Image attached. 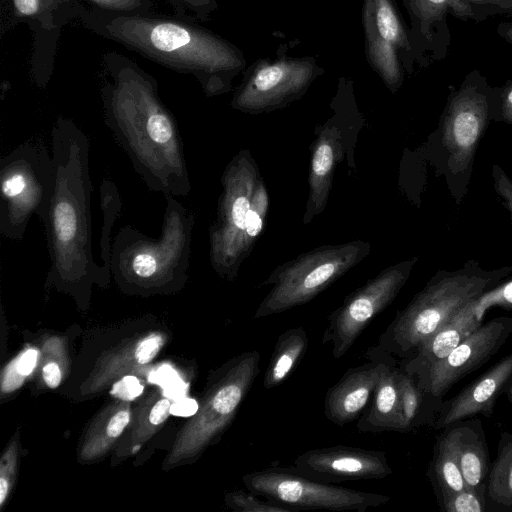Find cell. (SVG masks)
Segmentation results:
<instances>
[{
  "label": "cell",
  "mask_w": 512,
  "mask_h": 512,
  "mask_svg": "<svg viewBox=\"0 0 512 512\" xmlns=\"http://www.w3.org/2000/svg\"><path fill=\"white\" fill-rule=\"evenodd\" d=\"M468 3L481 22L493 16L512 17V0H464Z\"/></svg>",
  "instance_id": "1f68e13d"
},
{
  "label": "cell",
  "mask_w": 512,
  "mask_h": 512,
  "mask_svg": "<svg viewBox=\"0 0 512 512\" xmlns=\"http://www.w3.org/2000/svg\"><path fill=\"white\" fill-rule=\"evenodd\" d=\"M361 240L324 245L275 268L262 285H272L253 318H262L303 305L343 276L370 252Z\"/></svg>",
  "instance_id": "8992f818"
},
{
  "label": "cell",
  "mask_w": 512,
  "mask_h": 512,
  "mask_svg": "<svg viewBox=\"0 0 512 512\" xmlns=\"http://www.w3.org/2000/svg\"><path fill=\"white\" fill-rule=\"evenodd\" d=\"M451 425L457 462L467 487H486L491 463L481 421L461 420Z\"/></svg>",
  "instance_id": "ffe728a7"
},
{
  "label": "cell",
  "mask_w": 512,
  "mask_h": 512,
  "mask_svg": "<svg viewBox=\"0 0 512 512\" xmlns=\"http://www.w3.org/2000/svg\"><path fill=\"white\" fill-rule=\"evenodd\" d=\"M323 483L379 480L392 474L383 451L343 445L315 448L299 454L291 467Z\"/></svg>",
  "instance_id": "5bb4252c"
},
{
  "label": "cell",
  "mask_w": 512,
  "mask_h": 512,
  "mask_svg": "<svg viewBox=\"0 0 512 512\" xmlns=\"http://www.w3.org/2000/svg\"><path fill=\"white\" fill-rule=\"evenodd\" d=\"M385 364L370 361L349 369L325 395L326 418L344 426L359 417L373 396Z\"/></svg>",
  "instance_id": "d6986e66"
},
{
  "label": "cell",
  "mask_w": 512,
  "mask_h": 512,
  "mask_svg": "<svg viewBox=\"0 0 512 512\" xmlns=\"http://www.w3.org/2000/svg\"><path fill=\"white\" fill-rule=\"evenodd\" d=\"M506 395H507L508 401L510 403V406L512 408V381H511V383H510V385H509V387H508V389L506 391Z\"/></svg>",
  "instance_id": "bcb514c9"
},
{
  "label": "cell",
  "mask_w": 512,
  "mask_h": 512,
  "mask_svg": "<svg viewBox=\"0 0 512 512\" xmlns=\"http://www.w3.org/2000/svg\"><path fill=\"white\" fill-rule=\"evenodd\" d=\"M318 71L313 58L260 62L235 94L232 106L249 113L282 107L299 98Z\"/></svg>",
  "instance_id": "4fadbf2b"
},
{
  "label": "cell",
  "mask_w": 512,
  "mask_h": 512,
  "mask_svg": "<svg viewBox=\"0 0 512 512\" xmlns=\"http://www.w3.org/2000/svg\"><path fill=\"white\" fill-rule=\"evenodd\" d=\"M43 378L46 385L56 388L61 382V372L55 362H50L43 367Z\"/></svg>",
  "instance_id": "ee69618b"
},
{
  "label": "cell",
  "mask_w": 512,
  "mask_h": 512,
  "mask_svg": "<svg viewBox=\"0 0 512 512\" xmlns=\"http://www.w3.org/2000/svg\"><path fill=\"white\" fill-rule=\"evenodd\" d=\"M494 189L509 210L512 219V181L496 164L492 166Z\"/></svg>",
  "instance_id": "d6a6232c"
},
{
  "label": "cell",
  "mask_w": 512,
  "mask_h": 512,
  "mask_svg": "<svg viewBox=\"0 0 512 512\" xmlns=\"http://www.w3.org/2000/svg\"><path fill=\"white\" fill-rule=\"evenodd\" d=\"M179 8L192 11L200 17H207L217 7L215 0H170Z\"/></svg>",
  "instance_id": "8d00e7d4"
},
{
  "label": "cell",
  "mask_w": 512,
  "mask_h": 512,
  "mask_svg": "<svg viewBox=\"0 0 512 512\" xmlns=\"http://www.w3.org/2000/svg\"><path fill=\"white\" fill-rule=\"evenodd\" d=\"M162 344V337L153 335L143 340L135 351V357L139 364L150 362L158 353Z\"/></svg>",
  "instance_id": "d590c367"
},
{
  "label": "cell",
  "mask_w": 512,
  "mask_h": 512,
  "mask_svg": "<svg viewBox=\"0 0 512 512\" xmlns=\"http://www.w3.org/2000/svg\"><path fill=\"white\" fill-rule=\"evenodd\" d=\"M399 366L385 364L370 404L360 416L357 429L363 433H382L399 428Z\"/></svg>",
  "instance_id": "44dd1931"
},
{
  "label": "cell",
  "mask_w": 512,
  "mask_h": 512,
  "mask_svg": "<svg viewBox=\"0 0 512 512\" xmlns=\"http://www.w3.org/2000/svg\"><path fill=\"white\" fill-rule=\"evenodd\" d=\"M476 302L484 314L493 306L512 309V279L486 291L476 299Z\"/></svg>",
  "instance_id": "4dcf8cb0"
},
{
  "label": "cell",
  "mask_w": 512,
  "mask_h": 512,
  "mask_svg": "<svg viewBox=\"0 0 512 512\" xmlns=\"http://www.w3.org/2000/svg\"><path fill=\"white\" fill-rule=\"evenodd\" d=\"M51 146V191L40 218L51 264L49 278L63 288L83 289L109 278L92 255L90 143L71 119L59 117Z\"/></svg>",
  "instance_id": "6da1fadb"
},
{
  "label": "cell",
  "mask_w": 512,
  "mask_h": 512,
  "mask_svg": "<svg viewBox=\"0 0 512 512\" xmlns=\"http://www.w3.org/2000/svg\"><path fill=\"white\" fill-rule=\"evenodd\" d=\"M512 335V317L500 316L482 324L443 360L416 379L435 416L444 395L461 379L490 360Z\"/></svg>",
  "instance_id": "7c38bea8"
},
{
  "label": "cell",
  "mask_w": 512,
  "mask_h": 512,
  "mask_svg": "<svg viewBox=\"0 0 512 512\" xmlns=\"http://www.w3.org/2000/svg\"><path fill=\"white\" fill-rule=\"evenodd\" d=\"M100 206L103 214V225L99 239L101 267L106 276L109 277L111 271V233L122 206L118 188L109 179H104L100 185Z\"/></svg>",
  "instance_id": "83f0119b"
},
{
  "label": "cell",
  "mask_w": 512,
  "mask_h": 512,
  "mask_svg": "<svg viewBox=\"0 0 512 512\" xmlns=\"http://www.w3.org/2000/svg\"><path fill=\"white\" fill-rule=\"evenodd\" d=\"M38 352L35 349L27 350L17 362V371L20 375L27 376L35 368Z\"/></svg>",
  "instance_id": "7bdbcfd3"
},
{
  "label": "cell",
  "mask_w": 512,
  "mask_h": 512,
  "mask_svg": "<svg viewBox=\"0 0 512 512\" xmlns=\"http://www.w3.org/2000/svg\"><path fill=\"white\" fill-rule=\"evenodd\" d=\"M45 8L51 7L55 4L56 0H43Z\"/></svg>",
  "instance_id": "7dc6e473"
},
{
  "label": "cell",
  "mask_w": 512,
  "mask_h": 512,
  "mask_svg": "<svg viewBox=\"0 0 512 512\" xmlns=\"http://www.w3.org/2000/svg\"><path fill=\"white\" fill-rule=\"evenodd\" d=\"M512 381V353L500 359L456 396L443 402L433 427L444 429L477 415L491 417L499 397Z\"/></svg>",
  "instance_id": "9a60e30c"
},
{
  "label": "cell",
  "mask_w": 512,
  "mask_h": 512,
  "mask_svg": "<svg viewBox=\"0 0 512 512\" xmlns=\"http://www.w3.org/2000/svg\"><path fill=\"white\" fill-rule=\"evenodd\" d=\"M15 11L19 16H37L45 8L43 0H13Z\"/></svg>",
  "instance_id": "ab89813d"
},
{
  "label": "cell",
  "mask_w": 512,
  "mask_h": 512,
  "mask_svg": "<svg viewBox=\"0 0 512 512\" xmlns=\"http://www.w3.org/2000/svg\"><path fill=\"white\" fill-rule=\"evenodd\" d=\"M228 505L238 512H293L290 508L260 499V495L248 490L234 491L227 495Z\"/></svg>",
  "instance_id": "f546056e"
},
{
  "label": "cell",
  "mask_w": 512,
  "mask_h": 512,
  "mask_svg": "<svg viewBox=\"0 0 512 512\" xmlns=\"http://www.w3.org/2000/svg\"><path fill=\"white\" fill-rule=\"evenodd\" d=\"M409 12L414 36L432 60L444 59L451 42L448 15L462 21H477L471 6L464 0H403Z\"/></svg>",
  "instance_id": "2e32d148"
},
{
  "label": "cell",
  "mask_w": 512,
  "mask_h": 512,
  "mask_svg": "<svg viewBox=\"0 0 512 512\" xmlns=\"http://www.w3.org/2000/svg\"><path fill=\"white\" fill-rule=\"evenodd\" d=\"M363 22L396 49L410 51L412 43L399 17L393 0H365Z\"/></svg>",
  "instance_id": "484cf974"
},
{
  "label": "cell",
  "mask_w": 512,
  "mask_h": 512,
  "mask_svg": "<svg viewBox=\"0 0 512 512\" xmlns=\"http://www.w3.org/2000/svg\"><path fill=\"white\" fill-rule=\"evenodd\" d=\"M198 411V404L194 399L184 398L173 404L170 407V414L181 417H188L194 415Z\"/></svg>",
  "instance_id": "60d3db41"
},
{
  "label": "cell",
  "mask_w": 512,
  "mask_h": 512,
  "mask_svg": "<svg viewBox=\"0 0 512 512\" xmlns=\"http://www.w3.org/2000/svg\"><path fill=\"white\" fill-rule=\"evenodd\" d=\"M98 31L171 69L192 73L207 94L224 89L223 76L237 73L245 60L217 35L193 24L141 14L108 15Z\"/></svg>",
  "instance_id": "3957f363"
},
{
  "label": "cell",
  "mask_w": 512,
  "mask_h": 512,
  "mask_svg": "<svg viewBox=\"0 0 512 512\" xmlns=\"http://www.w3.org/2000/svg\"><path fill=\"white\" fill-rule=\"evenodd\" d=\"M129 420H130L129 410L123 409V410L115 413L107 424V427H106L107 435L111 438L119 437L122 434L125 427L128 425Z\"/></svg>",
  "instance_id": "f35d334b"
},
{
  "label": "cell",
  "mask_w": 512,
  "mask_h": 512,
  "mask_svg": "<svg viewBox=\"0 0 512 512\" xmlns=\"http://www.w3.org/2000/svg\"><path fill=\"white\" fill-rule=\"evenodd\" d=\"M483 316L476 300L470 302L442 324L399 367L415 379L420 378L477 330L482 325Z\"/></svg>",
  "instance_id": "ac0fdd59"
},
{
  "label": "cell",
  "mask_w": 512,
  "mask_h": 512,
  "mask_svg": "<svg viewBox=\"0 0 512 512\" xmlns=\"http://www.w3.org/2000/svg\"><path fill=\"white\" fill-rule=\"evenodd\" d=\"M348 129L330 119L318 133L312 148L305 224L320 214L327 204L334 168L348 150Z\"/></svg>",
  "instance_id": "e0dca14e"
},
{
  "label": "cell",
  "mask_w": 512,
  "mask_h": 512,
  "mask_svg": "<svg viewBox=\"0 0 512 512\" xmlns=\"http://www.w3.org/2000/svg\"><path fill=\"white\" fill-rule=\"evenodd\" d=\"M307 348L308 335L302 327L289 328L280 334L264 373V388H274L286 380L304 357Z\"/></svg>",
  "instance_id": "603a6c76"
},
{
  "label": "cell",
  "mask_w": 512,
  "mask_h": 512,
  "mask_svg": "<svg viewBox=\"0 0 512 512\" xmlns=\"http://www.w3.org/2000/svg\"><path fill=\"white\" fill-rule=\"evenodd\" d=\"M497 98L498 89L490 87L477 70L471 71L450 96L442 140L453 170L464 171L471 163Z\"/></svg>",
  "instance_id": "8fae6325"
},
{
  "label": "cell",
  "mask_w": 512,
  "mask_h": 512,
  "mask_svg": "<svg viewBox=\"0 0 512 512\" xmlns=\"http://www.w3.org/2000/svg\"><path fill=\"white\" fill-rule=\"evenodd\" d=\"M399 428L398 432H410L414 428L430 423L434 425V414L417 380L399 367Z\"/></svg>",
  "instance_id": "d4e9b609"
},
{
  "label": "cell",
  "mask_w": 512,
  "mask_h": 512,
  "mask_svg": "<svg viewBox=\"0 0 512 512\" xmlns=\"http://www.w3.org/2000/svg\"><path fill=\"white\" fill-rule=\"evenodd\" d=\"M53 163L45 146L24 143L0 160V234L22 240L32 215L44 213Z\"/></svg>",
  "instance_id": "ba28073f"
},
{
  "label": "cell",
  "mask_w": 512,
  "mask_h": 512,
  "mask_svg": "<svg viewBox=\"0 0 512 512\" xmlns=\"http://www.w3.org/2000/svg\"><path fill=\"white\" fill-rule=\"evenodd\" d=\"M104 119L147 188L188 196L191 183L174 115L155 81L137 68H121L103 89Z\"/></svg>",
  "instance_id": "7a4b0ae2"
},
{
  "label": "cell",
  "mask_w": 512,
  "mask_h": 512,
  "mask_svg": "<svg viewBox=\"0 0 512 512\" xmlns=\"http://www.w3.org/2000/svg\"><path fill=\"white\" fill-rule=\"evenodd\" d=\"M161 234L153 238L127 225L117 232L110 268L123 287L166 290L182 284L190 264L194 214L173 196H165Z\"/></svg>",
  "instance_id": "5b68a950"
},
{
  "label": "cell",
  "mask_w": 512,
  "mask_h": 512,
  "mask_svg": "<svg viewBox=\"0 0 512 512\" xmlns=\"http://www.w3.org/2000/svg\"><path fill=\"white\" fill-rule=\"evenodd\" d=\"M486 499L491 510L512 512V434H500L497 456L486 481Z\"/></svg>",
  "instance_id": "cb8c5ba5"
},
{
  "label": "cell",
  "mask_w": 512,
  "mask_h": 512,
  "mask_svg": "<svg viewBox=\"0 0 512 512\" xmlns=\"http://www.w3.org/2000/svg\"><path fill=\"white\" fill-rule=\"evenodd\" d=\"M417 257L382 270L356 291L328 317L323 343L331 345L334 358L344 356L367 324L396 298L408 280Z\"/></svg>",
  "instance_id": "30bf717a"
},
{
  "label": "cell",
  "mask_w": 512,
  "mask_h": 512,
  "mask_svg": "<svg viewBox=\"0 0 512 512\" xmlns=\"http://www.w3.org/2000/svg\"><path fill=\"white\" fill-rule=\"evenodd\" d=\"M511 271L512 267L494 271L465 267L439 272L397 313L366 357L399 366L449 318L497 286Z\"/></svg>",
  "instance_id": "277c9868"
},
{
  "label": "cell",
  "mask_w": 512,
  "mask_h": 512,
  "mask_svg": "<svg viewBox=\"0 0 512 512\" xmlns=\"http://www.w3.org/2000/svg\"><path fill=\"white\" fill-rule=\"evenodd\" d=\"M497 105L501 118L512 124V80L503 88L498 89Z\"/></svg>",
  "instance_id": "74e56055"
},
{
  "label": "cell",
  "mask_w": 512,
  "mask_h": 512,
  "mask_svg": "<svg viewBox=\"0 0 512 512\" xmlns=\"http://www.w3.org/2000/svg\"><path fill=\"white\" fill-rule=\"evenodd\" d=\"M171 403L168 399H161L152 407L149 420L154 425L162 424L170 414Z\"/></svg>",
  "instance_id": "b9f144b4"
},
{
  "label": "cell",
  "mask_w": 512,
  "mask_h": 512,
  "mask_svg": "<svg viewBox=\"0 0 512 512\" xmlns=\"http://www.w3.org/2000/svg\"><path fill=\"white\" fill-rule=\"evenodd\" d=\"M427 476L437 499L467 487L457 462L452 425L437 438Z\"/></svg>",
  "instance_id": "7402d4cb"
},
{
  "label": "cell",
  "mask_w": 512,
  "mask_h": 512,
  "mask_svg": "<svg viewBox=\"0 0 512 512\" xmlns=\"http://www.w3.org/2000/svg\"><path fill=\"white\" fill-rule=\"evenodd\" d=\"M97 7L116 12H133L143 10L146 0H89Z\"/></svg>",
  "instance_id": "e575fe53"
},
{
  "label": "cell",
  "mask_w": 512,
  "mask_h": 512,
  "mask_svg": "<svg viewBox=\"0 0 512 512\" xmlns=\"http://www.w3.org/2000/svg\"><path fill=\"white\" fill-rule=\"evenodd\" d=\"M246 488L273 503L300 510L365 512L383 506L390 497L319 482L292 468L270 467L243 477Z\"/></svg>",
  "instance_id": "9c48e42d"
},
{
  "label": "cell",
  "mask_w": 512,
  "mask_h": 512,
  "mask_svg": "<svg viewBox=\"0 0 512 512\" xmlns=\"http://www.w3.org/2000/svg\"><path fill=\"white\" fill-rule=\"evenodd\" d=\"M259 178L254 160L244 150L229 162L221 178L217 217L209 231L210 261L229 280L237 276L254 244L247 234V214Z\"/></svg>",
  "instance_id": "52a82bcc"
},
{
  "label": "cell",
  "mask_w": 512,
  "mask_h": 512,
  "mask_svg": "<svg viewBox=\"0 0 512 512\" xmlns=\"http://www.w3.org/2000/svg\"><path fill=\"white\" fill-rule=\"evenodd\" d=\"M446 512H484L487 510L486 487H466L437 499Z\"/></svg>",
  "instance_id": "f1b7e54d"
},
{
  "label": "cell",
  "mask_w": 512,
  "mask_h": 512,
  "mask_svg": "<svg viewBox=\"0 0 512 512\" xmlns=\"http://www.w3.org/2000/svg\"><path fill=\"white\" fill-rule=\"evenodd\" d=\"M143 389V385L136 377L125 376L114 385L111 394L122 400H132L138 397Z\"/></svg>",
  "instance_id": "836d02e7"
},
{
  "label": "cell",
  "mask_w": 512,
  "mask_h": 512,
  "mask_svg": "<svg viewBox=\"0 0 512 512\" xmlns=\"http://www.w3.org/2000/svg\"><path fill=\"white\" fill-rule=\"evenodd\" d=\"M496 31L501 38L512 45V22H501Z\"/></svg>",
  "instance_id": "f6af8a7d"
},
{
  "label": "cell",
  "mask_w": 512,
  "mask_h": 512,
  "mask_svg": "<svg viewBox=\"0 0 512 512\" xmlns=\"http://www.w3.org/2000/svg\"><path fill=\"white\" fill-rule=\"evenodd\" d=\"M366 52L373 68L379 73L386 85L395 91L402 83V72L397 58V49L382 39L366 22H363Z\"/></svg>",
  "instance_id": "4316f807"
}]
</instances>
